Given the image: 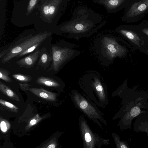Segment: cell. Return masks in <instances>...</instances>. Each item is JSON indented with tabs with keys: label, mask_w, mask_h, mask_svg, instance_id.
Instances as JSON below:
<instances>
[{
	"label": "cell",
	"mask_w": 148,
	"mask_h": 148,
	"mask_svg": "<svg viewBox=\"0 0 148 148\" xmlns=\"http://www.w3.org/2000/svg\"><path fill=\"white\" fill-rule=\"evenodd\" d=\"M103 20L101 14L86 6L81 5L75 9L71 19L62 23L58 30L66 37L78 40L96 32L106 23Z\"/></svg>",
	"instance_id": "cell-1"
},
{
	"label": "cell",
	"mask_w": 148,
	"mask_h": 148,
	"mask_svg": "<svg viewBox=\"0 0 148 148\" xmlns=\"http://www.w3.org/2000/svg\"><path fill=\"white\" fill-rule=\"evenodd\" d=\"M127 83L126 79L112 93V97L118 96L122 99V106L116 115L121 117V124L125 130L132 129L133 120L140 114H148V93L138 90L136 86L129 88Z\"/></svg>",
	"instance_id": "cell-2"
},
{
	"label": "cell",
	"mask_w": 148,
	"mask_h": 148,
	"mask_svg": "<svg viewBox=\"0 0 148 148\" xmlns=\"http://www.w3.org/2000/svg\"><path fill=\"white\" fill-rule=\"evenodd\" d=\"M96 54L104 66L112 64L117 58H125L130 53L129 44L120 36L111 34H103L94 41Z\"/></svg>",
	"instance_id": "cell-3"
},
{
	"label": "cell",
	"mask_w": 148,
	"mask_h": 148,
	"mask_svg": "<svg viewBox=\"0 0 148 148\" xmlns=\"http://www.w3.org/2000/svg\"><path fill=\"white\" fill-rule=\"evenodd\" d=\"M77 83L82 92L97 106L105 108L108 104L107 86L99 73L90 71L81 77Z\"/></svg>",
	"instance_id": "cell-4"
},
{
	"label": "cell",
	"mask_w": 148,
	"mask_h": 148,
	"mask_svg": "<svg viewBox=\"0 0 148 148\" xmlns=\"http://www.w3.org/2000/svg\"><path fill=\"white\" fill-rule=\"evenodd\" d=\"M50 34L47 32L38 33L29 37L19 44L11 45L10 51L1 60V63L7 62L16 56L19 58L38 50L40 45Z\"/></svg>",
	"instance_id": "cell-5"
},
{
	"label": "cell",
	"mask_w": 148,
	"mask_h": 148,
	"mask_svg": "<svg viewBox=\"0 0 148 148\" xmlns=\"http://www.w3.org/2000/svg\"><path fill=\"white\" fill-rule=\"evenodd\" d=\"M114 31L127 42L132 49L147 53L148 36L140 30L137 25H120Z\"/></svg>",
	"instance_id": "cell-6"
},
{
	"label": "cell",
	"mask_w": 148,
	"mask_h": 148,
	"mask_svg": "<svg viewBox=\"0 0 148 148\" xmlns=\"http://www.w3.org/2000/svg\"><path fill=\"white\" fill-rule=\"evenodd\" d=\"M75 44L64 40L59 45H53L50 51L52 60L50 69L58 71L69 61L81 53L82 52L75 49Z\"/></svg>",
	"instance_id": "cell-7"
},
{
	"label": "cell",
	"mask_w": 148,
	"mask_h": 148,
	"mask_svg": "<svg viewBox=\"0 0 148 148\" xmlns=\"http://www.w3.org/2000/svg\"><path fill=\"white\" fill-rule=\"evenodd\" d=\"M72 90L70 93L71 99L76 108L91 117H101V112L97 106L84 93Z\"/></svg>",
	"instance_id": "cell-8"
},
{
	"label": "cell",
	"mask_w": 148,
	"mask_h": 148,
	"mask_svg": "<svg viewBox=\"0 0 148 148\" xmlns=\"http://www.w3.org/2000/svg\"><path fill=\"white\" fill-rule=\"evenodd\" d=\"M148 13V0H132L124 9L122 21L126 23L137 22Z\"/></svg>",
	"instance_id": "cell-9"
},
{
	"label": "cell",
	"mask_w": 148,
	"mask_h": 148,
	"mask_svg": "<svg viewBox=\"0 0 148 148\" xmlns=\"http://www.w3.org/2000/svg\"><path fill=\"white\" fill-rule=\"evenodd\" d=\"M69 0L46 1L41 7L42 13L47 17L55 16L58 13H63L68 5Z\"/></svg>",
	"instance_id": "cell-10"
},
{
	"label": "cell",
	"mask_w": 148,
	"mask_h": 148,
	"mask_svg": "<svg viewBox=\"0 0 148 148\" xmlns=\"http://www.w3.org/2000/svg\"><path fill=\"white\" fill-rule=\"evenodd\" d=\"M132 0H94L92 1L103 5L109 14H113L125 9Z\"/></svg>",
	"instance_id": "cell-11"
},
{
	"label": "cell",
	"mask_w": 148,
	"mask_h": 148,
	"mask_svg": "<svg viewBox=\"0 0 148 148\" xmlns=\"http://www.w3.org/2000/svg\"><path fill=\"white\" fill-rule=\"evenodd\" d=\"M46 49V47L38 49L26 57L17 61L16 64L20 67L27 69H30L34 66L41 53Z\"/></svg>",
	"instance_id": "cell-12"
},
{
	"label": "cell",
	"mask_w": 148,
	"mask_h": 148,
	"mask_svg": "<svg viewBox=\"0 0 148 148\" xmlns=\"http://www.w3.org/2000/svg\"><path fill=\"white\" fill-rule=\"evenodd\" d=\"M136 118L133 124L134 131L146 133L148 137V114H142Z\"/></svg>",
	"instance_id": "cell-13"
},
{
	"label": "cell",
	"mask_w": 148,
	"mask_h": 148,
	"mask_svg": "<svg viewBox=\"0 0 148 148\" xmlns=\"http://www.w3.org/2000/svg\"><path fill=\"white\" fill-rule=\"evenodd\" d=\"M34 95L48 101H53L56 100L57 94L49 92L42 88H31L29 90Z\"/></svg>",
	"instance_id": "cell-14"
},
{
	"label": "cell",
	"mask_w": 148,
	"mask_h": 148,
	"mask_svg": "<svg viewBox=\"0 0 148 148\" xmlns=\"http://www.w3.org/2000/svg\"><path fill=\"white\" fill-rule=\"evenodd\" d=\"M39 58L38 66L41 67L44 69H45L52 61V56L51 52L49 53L47 51L46 49L41 53Z\"/></svg>",
	"instance_id": "cell-15"
},
{
	"label": "cell",
	"mask_w": 148,
	"mask_h": 148,
	"mask_svg": "<svg viewBox=\"0 0 148 148\" xmlns=\"http://www.w3.org/2000/svg\"><path fill=\"white\" fill-rule=\"evenodd\" d=\"M36 83L40 85H43L50 87L57 88L64 85L58 82L51 78L45 77H39L37 78Z\"/></svg>",
	"instance_id": "cell-16"
},
{
	"label": "cell",
	"mask_w": 148,
	"mask_h": 148,
	"mask_svg": "<svg viewBox=\"0 0 148 148\" xmlns=\"http://www.w3.org/2000/svg\"><path fill=\"white\" fill-rule=\"evenodd\" d=\"M0 91L11 99L17 101H20L19 97L17 94L8 86L1 82H0Z\"/></svg>",
	"instance_id": "cell-17"
},
{
	"label": "cell",
	"mask_w": 148,
	"mask_h": 148,
	"mask_svg": "<svg viewBox=\"0 0 148 148\" xmlns=\"http://www.w3.org/2000/svg\"><path fill=\"white\" fill-rule=\"evenodd\" d=\"M1 106L9 111L16 113L19 111V108L13 104L3 99H0Z\"/></svg>",
	"instance_id": "cell-18"
},
{
	"label": "cell",
	"mask_w": 148,
	"mask_h": 148,
	"mask_svg": "<svg viewBox=\"0 0 148 148\" xmlns=\"http://www.w3.org/2000/svg\"><path fill=\"white\" fill-rule=\"evenodd\" d=\"M12 76L16 80L22 82H28L32 79V77L31 76L20 74H13Z\"/></svg>",
	"instance_id": "cell-19"
},
{
	"label": "cell",
	"mask_w": 148,
	"mask_h": 148,
	"mask_svg": "<svg viewBox=\"0 0 148 148\" xmlns=\"http://www.w3.org/2000/svg\"><path fill=\"white\" fill-rule=\"evenodd\" d=\"M10 72L8 70L2 68L0 69V78L5 81L10 83L12 82L9 76Z\"/></svg>",
	"instance_id": "cell-20"
},
{
	"label": "cell",
	"mask_w": 148,
	"mask_h": 148,
	"mask_svg": "<svg viewBox=\"0 0 148 148\" xmlns=\"http://www.w3.org/2000/svg\"><path fill=\"white\" fill-rule=\"evenodd\" d=\"M40 1L38 0H30L29 1L27 6L26 13L27 16L29 15L37 6V5Z\"/></svg>",
	"instance_id": "cell-21"
},
{
	"label": "cell",
	"mask_w": 148,
	"mask_h": 148,
	"mask_svg": "<svg viewBox=\"0 0 148 148\" xmlns=\"http://www.w3.org/2000/svg\"><path fill=\"white\" fill-rule=\"evenodd\" d=\"M137 25L140 30L148 36V20H143Z\"/></svg>",
	"instance_id": "cell-22"
},
{
	"label": "cell",
	"mask_w": 148,
	"mask_h": 148,
	"mask_svg": "<svg viewBox=\"0 0 148 148\" xmlns=\"http://www.w3.org/2000/svg\"><path fill=\"white\" fill-rule=\"evenodd\" d=\"M0 120L1 130L3 132H6L9 126V123L7 120L1 117Z\"/></svg>",
	"instance_id": "cell-23"
},
{
	"label": "cell",
	"mask_w": 148,
	"mask_h": 148,
	"mask_svg": "<svg viewBox=\"0 0 148 148\" xmlns=\"http://www.w3.org/2000/svg\"><path fill=\"white\" fill-rule=\"evenodd\" d=\"M46 116H44L40 117L39 116L38 114H37L29 122L28 125L30 127L34 125L38 122L46 117Z\"/></svg>",
	"instance_id": "cell-24"
},
{
	"label": "cell",
	"mask_w": 148,
	"mask_h": 148,
	"mask_svg": "<svg viewBox=\"0 0 148 148\" xmlns=\"http://www.w3.org/2000/svg\"><path fill=\"white\" fill-rule=\"evenodd\" d=\"M19 87L23 91H25L29 90V87L31 85L27 83H19Z\"/></svg>",
	"instance_id": "cell-25"
},
{
	"label": "cell",
	"mask_w": 148,
	"mask_h": 148,
	"mask_svg": "<svg viewBox=\"0 0 148 148\" xmlns=\"http://www.w3.org/2000/svg\"><path fill=\"white\" fill-rule=\"evenodd\" d=\"M11 49L10 46L7 49L2 51L0 53V59L1 60L10 51Z\"/></svg>",
	"instance_id": "cell-26"
},
{
	"label": "cell",
	"mask_w": 148,
	"mask_h": 148,
	"mask_svg": "<svg viewBox=\"0 0 148 148\" xmlns=\"http://www.w3.org/2000/svg\"><path fill=\"white\" fill-rule=\"evenodd\" d=\"M119 148H130L127 144L123 142H119Z\"/></svg>",
	"instance_id": "cell-27"
},
{
	"label": "cell",
	"mask_w": 148,
	"mask_h": 148,
	"mask_svg": "<svg viewBox=\"0 0 148 148\" xmlns=\"http://www.w3.org/2000/svg\"><path fill=\"white\" fill-rule=\"evenodd\" d=\"M85 138L86 141L87 142H89L91 140V136L88 133H87L85 134Z\"/></svg>",
	"instance_id": "cell-28"
},
{
	"label": "cell",
	"mask_w": 148,
	"mask_h": 148,
	"mask_svg": "<svg viewBox=\"0 0 148 148\" xmlns=\"http://www.w3.org/2000/svg\"><path fill=\"white\" fill-rule=\"evenodd\" d=\"M56 145L54 144H52L48 146L47 148H55Z\"/></svg>",
	"instance_id": "cell-29"
}]
</instances>
